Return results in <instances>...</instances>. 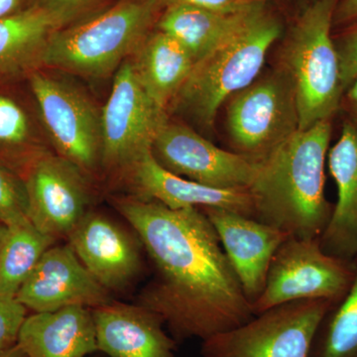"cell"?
<instances>
[{
  "mask_svg": "<svg viewBox=\"0 0 357 357\" xmlns=\"http://www.w3.org/2000/svg\"><path fill=\"white\" fill-rule=\"evenodd\" d=\"M154 269L135 304L159 317L177 344L248 323L252 305L204 211L171 210L132 196L114 199Z\"/></svg>",
  "mask_w": 357,
  "mask_h": 357,
  "instance_id": "obj_1",
  "label": "cell"
},
{
  "mask_svg": "<svg viewBox=\"0 0 357 357\" xmlns=\"http://www.w3.org/2000/svg\"><path fill=\"white\" fill-rule=\"evenodd\" d=\"M333 119L297 130L258 160L248 188L255 218L298 238H319L332 217L325 166Z\"/></svg>",
  "mask_w": 357,
  "mask_h": 357,
  "instance_id": "obj_2",
  "label": "cell"
},
{
  "mask_svg": "<svg viewBox=\"0 0 357 357\" xmlns=\"http://www.w3.org/2000/svg\"><path fill=\"white\" fill-rule=\"evenodd\" d=\"M161 11L156 0H116L100 13L54 32L41 66L77 76H107L135 53L154 29Z\"/></svg>",
  "mask_w": 357,
  "mask_h": 357,
  "instance_id": "obj_3",
  "label": "cell"
},
{
  "mask_svg": "<svg viewBox=\"0 0 357 357\" xmlns=\"http://www.w3.org/2000/svg\"><path fill=\"white\" fill-rule=\"evenodd\" d=\"M282 25L266 8L227 43L195 64L170 107L204 128H213L220 107L253 83Z\"/></svg>",
  "mask_w": 357,
  "mask_h": 357,
  "instance_id": "obj_4",
  "label": "cell"
},
{
  "mask_svg": "<svg viewBox=\"0 0 357 357\" xmlns=\"http://www.w3.org/2000/svg\"><path fill=\"white\" fill-rule=\"evenodd\" d=\"M340 0L307 3L286 39L281 69L292 84L299 130L333 119L344 88L333 39V16Z\"/></svg>",
  "mask_w": 357,
  "mask_h": 357,
  "instance_id": "obj_5",
  "label": "cell"
},
{
  "mask_svg": "<svg viewBox=\"0 0 357 357\" xmlns=\"http://www.w3.org/2000/svg\"><path fill=\"white\" fill-rule=\"evenodd\" d=\"M333 303L300 300L255 314L202 342V357H310L314 335Z\"/></svg>",
  "mask_w": 357,
  "mask_h": 357,
  "instance_id": "obj_6",
  "label": "cell"
},
{
  "mask_svg": "<svg viewBox=\"0 0 357 357\" xmlns=\"http://www.w3.org/2000/svg\"><path fill=\"white\" fill-rule=\"evenodd\" d=\"M354 261L326 253L319 238L290 236L279 246L268 269L264 290L252 305L255 314L300 300H326L337 304L349 292L356 275Z\"/></svg>",
  "mask_w": 357,
  "mask_h": 357,
  "instance_id": "obj_7",
  "label": "cell"
},
{
  "mask_svg": "<svg viewBox=\"0 0 357 357\" xmlns=\"http://www.w3.org/2000/svg\"><path fill=\"white\" fill-rule=\"evenodd\" d=\"M227 102V130L237 153L261 159L299 130L295 93L282 69L256 79Z\"/></svg>",
  "mask_w": 357,
  "mask_h": 357,
  "instance_id": "obj_8",
  "label": "cell"
},
{
  "mask_svg": "<svg viewBox=\"0 0 357 357\" xmlns=\"http://www.w3.org/2000/svg\"><path fill=\"white\" fill-rule=\"evenodd\" d=\"M167 122V110L145 93L130 61H126L115 74L100 114L102 167L115 174L128 168L151 151Z\"/></svg>",
  "mask_w": 357,
  "mask_h": 357,
  "instance_id": "obj_9",
  "label": "cell"
},
{
  "mask_svg": "<svg viewBox=\"0 0 357 357\" xmlns=\"http://www.w3.org/2000/svg\"><path fill=\"white\" fill-rule=\"evenodd\" d=\"M29 86L59 155L86 175L98 171L100 114L91 100L70 84L36 70L30 74Z\"/></svg>",
  "mask_w": 357,
  "mask_h": 357,
  "instance_id": "obj_10",
  "label": "cell"
},
{
  "mask_svg": "<svg viewBox=\"0 0 357 357\" xmlns=\"http://www.w3.org/2000/svg\"><path fill=\"white\" fill-rule=\"evenodd\" d=\"M151 153L169 172L217 189H248L258 170V160L222 149L194 129L169 121Z\"/></svg>",
  "mask_w": 357,
  "mask_h": 357,
  "instance_id": "obj_11",
  "label": "cell"
},
{
  "mask_svg": "<svg viewBox=\"0 0 357 357\" xmlns=\"http://www.w3.org/2000/svg\"><path fill=\"white\" fill-rule=\"evenodd\" d=\"M86 176L60 155H41L23 178L32 225L56 241L68 238L89 213Z\"/></svg>",
  "mask_w": 357,
  "mask_h": 357,
  "instance_id": "obj_12",
  "label": "cell"
},
{
  "mask_svg": "<svg viewBox=\"0 0 357 357\" xmlns=\"http://www.w3.org/2000/svg\"><path fill=\"white\" fill-rule=\"evenodd\" d=\"M15 298L33 312H55L70 306L96 309L114 301L69 244H54L47 249Z\"/></svg>",
  "mask_w": 357,
  "mask_h": 357,
  "instance_id": "obj_13",
  "label": "cell"
},
{
  "mask_svg": "<svg viewBox=\"0 0 357 357\" xmlns=\"http://www.w3.org/2000/svg\"><path fill=\"white\" fill-rule=\"evenodd\" d=\"M67 239L79 261L112 294L126 290L142 272L139 238L102 213L89 211Z\"/></svg>",
  "mask_w": 357,
  "mask_h": 357,
  "instance_id": "obj_14",
  "label": "cell"
},
{
  "mask_svg": "<svg viewBox=\"0 0 357 357\" xmlns=\"http://www.w3.org/2000/svg\"><path fill=\"white\" fill-rule=\"evenodd\" d=\"M117 175L132 190L128 196L157 202L171 210L218 208L255 218L248 189H217L180 177L160 165L151 151Z\"/></svg>",
  "mask_w": 357,
  "mask_h": 357,
  "instance_id": "obj_15",
  "label": "cell"
},
{
  "mask_svg": "<svg viewBox=\"0 0 357 357\" xmlns=\"http://www.w3.org/2000/svg\"><path fill=\"white\" fill-rule=\"evenodd\" d=\"M202 211L215 227L246 298L255 304L264 290L275 252L290 234L234 211L218 208Z\"/></svg>",
  "mask_w": 357,
  "mask_h": 357,
  "instance_id": "obj_16",
  "label": "cell"
},
{
  "mask_svg": "<svg viewBox=\"0 0 357 357\" xmlns=\"http://www.w3.org/2000/svg\"><path fill=\"white\" fill-rule=\"evenodd\" d=\"M93 314L98 352L109 357H177V342L149 310L114 301Z\"/></svg>",
  "mask_w": 357,
  "mask_h": 357,
  "instance_id": "obj_17",
  "label": "cell"
},
{
  "mask_svg": "<svg viewBox=\"0 0 357 357\" xmlns=\"http://www.w3.org/2000/svg\"><path fill=\"white\" fill-rule=\"evenodd\" d=\"M328 169L337 188V202L319 241L328 255L357 258V126L345 119L340 138L328 154Z\"/></svg>",
  "mask_w": 357,
  "mask_h": 357,
  "instance_id": "obj_18",
  "label": "cell"
},
{
  "mask_svg": "<svg viewBox=\"0 0 357 357\" xmlns=\"http://www.w3.org/2000/svg\"><path fill=\"white\" fill-rule=\"evenodd\" d=\"M17 344L27 357H89L98 352L93 309L81 306L26 317Z\"/></svg>",
  "mask_w": 357,
  "mask_h": 357,
  "instance_id": "obj_19",
  "label": "cell"
},
{
  "mask_svg": "<svg viewBox=\"0 0 357 357\" xmlns=\"http://www.w3.org/2000/svg\"><path fill=\"white\" fill-rule=\"evenodd\" d=\"M265 8V2L239 13L187 6L167 7L160 13L155 28L180 42L197 63L243 31Z\"/></svg>",
  "mask_w": 357,
  "mask_h": 357,
  "instance_id": "obj_20",
  "label": "cell"
},
{
  "mask_svg": "<svg viewBox=\"0 0 357 357\" xmlns=\"http://www.w3.org/2000/svg\"><path fill=\"white\" fill-rule=\"evenodd\" d=\"M130 62L145 93L166 110L196 64L180 42L156 28L143 40Z\"/></svg>",
  "mask_w": 357,
  "mask_h": 357,
  "instance_id": "obj_21",
  "label": "cell"
},
{
  "mask_svg": "<svg viewBox=\"0 0 357 357\" xmlns=\"http://www.w3.org/2000/svg\"><path fill=\"white\" fill-rule=\"evenodd\" d=\"M60 29L39 6L0 20V81L31 73L41 67L47 42Z\"/></svg>",
  "mask_w": 357,
  "mask_h": 357,
  "instance_id": "obj_22",
  "label": "cell"
},
{
  "mask_svg": "<svg viewBox=\"0 0 357 357\" xmlns=\"http://www.w3.org/2000/svg\"><path fill=\"white\" fill-rule=\"evenodd\" d=\"M56 243L30 220L8 227L0 245V295L15 298L45 251Z\"/></svg>",
  "mask_w": 357,
  "mask_h": 357,
  "instance_id": "obj_23",
  "label": "cell"
},
{
  "mask_svg": "<svg viewBox=\"0 0 357 357\" xmlns=\"http://www.w3.org/2000/svg\"><path fill=\"white\" fill-rule=\"evenodd\" d=\"M310 357H357V258L351 287L324 317Z\"/></svg>",
  "mask_w": 357,
  "mask_h": 357,
  "instance_id": "obj_24",
  "label": "cell"
},
{
  "mask_svg": "<svg viewBox=\"0 0 357 357\" xmlns=\"http://www.w3.org/2000/svg\"><path fill=\"white\" fill-rule=\"evenodd\" d=\"M32 140L27 110L13 96L0 93V165L24 178L30 166L41 156L30 151Z\"/></svg>",
  "mask_w": 357,
  "mask_h": 357,
  "instance_id": "obj_25",
  "label": "cell"
},
{
  "mask_svg": "<svg viewBox=\"0 0 357 357\" xmlns=\"http://www.w3.org/2000/svg\"><path fill=\"white\" fill-rule=\"evenodd\" d=\"M29 220L24 178L0 165V222L10 227Z\"/></svg>",
  "mask_w": 357,
  "mask_h": 357,
  "instance_id": "obj_26",
  "label": "cell"
},
{
  "mask_svg": "<svg viewBox=\"0 0 357 357\" xmlns=\"http://www.w3.org/2000/svg\"><path fill=\"white\" fill-rule=\"evenodd\" d=\"M116 0H35V6L46 11L64 28L86 20L107 8Z\"/></svg>",
  "mask_w": 357,
  "mask_h": 357,
  "instance_id": "obj_27",
  "label": "cell"
},
{
  "mask_svg": "<svg viewBox=\"0 0 357 357\" xmlns=\"http://www.w3.org/2000/svg\"><path fill=\"white\" fill-rule=\"evenodd\" d=\"M333 39L337 52L342 88L345 91L357 77V18L337 28L335 34L333 31Z\"/></svg>",
  "mask_w": 357,
  "mask_h": 357,
  "instance_id": "obj_28",
  "label": "cell"
},
{
  "mask_svg": "<svg viewBox=\"0 0 357 357\" xmlns=\"http://www.w3.org/2000/svg\"><path fill=\"white\" fill-rule=\"evenodd\" d=\"M27 309L16 298L0 295V351L17 344Z\"/></svg>",
  "mask_w": 357,
  "mask_h": 357,
  "instance_id": "obj_29",
  "label": "cell"
},
{
  "mask_svg": "<svg viewBox=\"0 0 357 357\" xmlns=\"http://www.w3.org/2000/svg\"><path fill=\"white\" fill-rule=\"evenodd\" d=\"M162 10L167 7L187 6L201 7L220 13H239L261 3L263 0H156Z\"/></svg>",
  "mask_w": 357,
  "mask_h": 357,
  "instance_id": "obj_30",
  "label": "cell"
},
{
  "mask_svg": "<svg viewBox=\"0 0 357 357\" xmlns=\"http://www.w3.org/2000/svg\"><path fill=\"white\" fill-rule=\"evenodd\" d=\"M357 18V0H340L333 16V29L342 27Z\"/></svg>",
  "mask_w": 357,
  "mask_h": 357,
  "instance_id": "obj_31",
  "label": "cell"
},
{
  "mask_svg": "<svg viewBox=\"0 0 357 357\" xmlns=\"http://www.w3.org/2000/svg\"><path fill=\"white\" fill-rule=\"evenodd\" d=\"M344 110L347 121L357 126V77L345 89L340 110Z\"/></svg>",
  "mask_w": 357,
  "mask_h": 357,
  "instance_id": "obj_32",
  "label": "cell"
},
{
  "mask_svg": "<svg viewBox=\"0 0 357 357\" xmlns=\"http://www.w3.org/2000/svg\"><path fill=\"white\" fill-rule=\"evenodd\" d=\"M34 3L35 0H0V20L22 13Z\"/></svg>",
  "mask_w": 357,
  "mask_h": 357,
  "instance_id": "obj_33",
  "label": "cell"
},
{
  "mask_svg": "<svg viewBox=\"0 0 357 357\" xmlns=\"http://www.w3.org/2000/svg\"><path fill=\"white\" fill-rule=\"evenodd\" d=\"M0 357H27L24 351L21 349L20 345H14L13 347L6 349V351H0Z\"/></svg>",
  "mask_w": 357,
  "mask_h": 357,
  "instance_id": "obj_34",
  "label": "cell"
},
{
  "mask_svg": "<svg viewBox=\"0 0 357 357\" xmlns=\"http://www.w3.org/2000/svg\"><path fill=\"white\" fill-rule=\"evenodd\" d=\"M7 229H8V227L7 225H3V223L0 222V245H1L2 241H3L4 236H6Z\"/></svg>",
  "mask_w": 357,
  "mask_h": 357,
  "instance_id": "obj_35",
  "label": "cell"
},
{
  "mask_svg": "<svg viewBox=\"0 0 357 357\" xmlns=\"http://www.w3.org/2000/svg\"><path fill=\"white\" fill-rule=\"evenodd\" d=\"M314 1H317V0H307V2H309V3H311V2Z\"/></svg>",
  "mask_w": 357,
  "mask_h": 357,
  "instance_id": "obj_36",
  "label": "cell"
},
{
  "mask_svg": "<svg viewBox=\"0 0 357 357\" xmlns=\"http://www.w3.org/2000/svg\"><path fill=\"white\" fill-rule=\"evenodd\" d=\"M263 1H265V0H263Z\"/></svg>",
  "mask_w": 357,
  "mask_h": 357,
  "instance_id": "obj_37",
  "label": "cell"
}]
</instances>
